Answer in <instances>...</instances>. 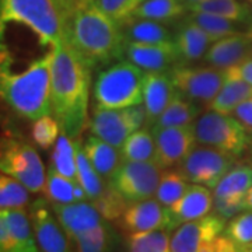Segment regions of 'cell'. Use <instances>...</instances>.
<instances>
[{
	"instance_id": "8992f818",
	"label": "cell",
	"mask_w": 252,
	"mask_h": 252,
	"mask_svg": "<svg viewBox=\"0 0 252 252\" xmlns=\"http://www.w3.org/2000/svg\"><path fill=\"white\" fill-rule=\"evenodd\" d=\"M1 174L18 180L31 193H42L46 170L36 149L24 139L7 132L1 137L0 152Z\"/></svg>"
},
{
	"instance_id": "8fae6325",
	"label": "cell",
	"mask_w": 252,
	"mask_h": 252,
	"mask_svg": "<svg viewBox=\"0 0 252 252\" xmlns=\"http://www.w3.org/2000/svg\"><path fill=\"white\" fill-rule=\"evenodd\" d=\"M170 73L174 86L181 95L200 105H210L223 86L225 70L210 64L188 66L181 63Z\"/></svg>"
},
{
	"instance_id": "681fc988",
	"label": "cell",
	"mask_w": 252,
	"mask_h": 252,
	"mask_svg": "<svg viewBox=\"0 0 252 252\" xmlns=\"http://www.w3.org/2000/svg\"><path fill=\"white\" fill-rule=\"evenodd\" d=\"M185 4H187V7L190 6V4H196V3H200V1H205V0H182Z\"/></svg>"
},
{
	"instance_id": "83f0119b",
	"label": "cell",
	"mask_w": 252,
	"mask_h": 252,
	"mask_svg": "<svg viewBox=\"0 0 252 252\" xmlns=\"http://www.w3.org/2000/svg\"><path fill=\"white\" fill-rule=\"evenodd\" d=\"M203 114V105L195 101L185 98L177 91L168 107L162 112L153 126L168 127V126L193 125L195 121Z\"/></svg>"
},
{
	"instance_id": "1f68e13d",
	"label": "cell",
	"mask_w": 252,
	"mask_h": 252,
	"mask_svg": "<svg viewBox=\"0 0 252 252\" xmlns=\"http://www.w3.org/2000/svg\"><path fill=\"white\" fill-rule=\"evenodd\" d=\"M51 167L70 180L77 181V149L76 140L66 133L59 135L51 156Z\"/></svg>"
},
{
	"instance_id": "d6a6232c",
	"label": "cell",
	"mask_w": 252,
	"mask_h": 252,
	"mask_svg": "<svg viewBox=\"0 0 252 252\" xmlns=\"http://www.w3.org/2000/svg\"><path fill=\"white\" fill-rule=\"evenodd\" d=\"M76 149H77V181L86 190L89 200L93 202L104 193L108 184L105 185L104 178L93 167V164L84 153L83 143L79 139H76Z\"/></svg>"
},
{
	"instance_id": "484cf974",
	"label": "cell",
	"mask_w": 252,
	"mask_h": 252,
	"mask_svg": "<svg viewBox=\"0 0 252 252\" xmlns=\"http://www.w3.org/2000/svg\"><path fill=\"white\" fill-rule=\"evenodd\" d=\"M83 149L93 167L104 180H109V177L115 172L118 165L122 161L117 147L94 135H90L86 142H83Z\"/></svg>"
},
{
	"instance_id": "7402d4cb",
	"label": "cell",
	"mask_w": 252,
	"mask_h": 252,
	"mask_svg": "<svg viewBox=\"0 0 252 252\" xmlns=\"http://www.w3.org/2000/svg\"><path fill=\"white\" fill-rule=\"evenodd\" d=\"M252 56V41L245 32L224 36L215 41L207 49L203 61L221 70L240 64Z\"/></svg>"
},
{
	"instance_id": "74e56055",
	"label": "cell",
	"mask_w": 252,
	"mask_h": 252,
	"mask_svg": "<svg viewBox=\"0 0 252 252\" xmlns=\"http://www.w3.org/2000/svg\"><path fill=\"white\" fill-rule=\"evenodd\" d=\"M30 203V190L21 182L10 175L0 177V209H26Z\"/></svg>"
},
{
	"instance_id": "7bdbcfd3",
	"label": "cell",
	"mask_w": 252,
	"mask_h": 252,
	"mask_svg": "<svg viewBox=\"0 0 252 252\" xmlns=\"http://www.w3.org/2000/svg\"><path fill=\"white\" fill-rule=\"evenodd\" d=\"M245 127L252 129V97L240 104L233 114Z\"/></svg>"
},
{
	"instance_id": "7a4b0ae2",
	"label": "cell",
	"mask_w": 252,
	"mask_h": 252,
	"mask_svg": "<svg viewBox=\"0 0 252 252\" xmlns=\"http://www.w3.org/2000/svg\"><path fill=\"white\" fill-rule=\"evenodd\" d=\"M66 41L89 63L102 70L125 58L122 27L107 16L94 0H80L66 21Z\"/></svg>"
},
{
	"instance_id": "277c9868",
	"label": "cell",
	"mask_w": 252,
	"mask_h": 252,
	"mask_svg": "<svg viewBox=\"0 0 252 252\" xmlns=\"http://www.w3.org/2000/svg\"><path fill=\"white\" fill-rule=\"evenodd\" d=\"M10 23L30 28L42 46L55 48L66 41L64 21L54 0H0L1 32Z\"/></svg>"
},
{
	"instance_id": "4316f807",
	"label": "cell",
	"mask_w": 252,
	"mask_h": 252,
	"mask_svg": "<svg viewBox=\"0 0 252 252\" xmlns=\"http://www.w3.org/2000/svg\"><path fill=\"white\" fill-rule=\"evenodd\" d=\"M72 252H112L119 243L117 230L108 221L70 238Z\"/></svg>"
},
{
	"instance_id": "f1b7e54d",
	"label": "cell",
	"mask_w": 252,
	"mask_h": 252,
	"mask_svg": "<svg viewBox=\"0 0 252 252\" xmlns=\"http://www.w3.org/2000/svg\"><path fill=\"white\" fill-rule=\"evenodd\" d=\"M187 4L182 0H144L135 10L132 17L153 20L165 24L182 18L187 16Z\"/></svg>"
},
{
	"instance_id": "52a82bcc",
	"label": "cell",
	"mask_w": 252,
	"mask_h": 252,
	"mask_svg": "<svg viewBox=\"0 0 252 252\" xmlns=\"http://www.w3.org/2000/svg\"><path fill=\"white\" fill-rule=\"evenodd\" d=\"M199 144L215 147L238 157L247 150L250 136L247 127L231 115L217 111H205L193 124Z\"/></svg>"
},
{
	"instance_id": "5bb4252c",
	"label": "cell",
	"mask_w": 252,
	"mask_h": 252,
	"mask_svg": "<svg viewBox=\"0 0 252 252\" xmlns=\"http://www.w3.org/2000/svg\"><path fill=\"white\" fill-rule=\"evenodd\" d=\"M156 140V158L162 170L180 165L198 143L193 125L187 126H152Z\"/></svg>"
},
{
	"instance_id": "9a60e30c",
	"label": "cell",
	"mask_w": 252,
	"mask_h": 252,
	"mask_svg": "<svg viewBox=\"0 0 252 252\" xmlns=\"http://www.w3.org/2000/svg\"><path fill=\"white\" fill-rule=\"evenodd\" d=\"M225 224L224 217L209 213L207 216L180 225L171 235V252H202L223 234Z\"/></svg>"
},
{
	"instance_id": "ba28073f",
	"label": "cell",
	"mask_w": 252,
	"mask_h": 252,
	"mask_svg": "<svg viewBox=\"0 0 252 252\" xmlns=\"http://www.w3.org/2000/svg\"><path fill=\"white\" fill-rule=\"evenodd\" d=\"M162 168L156 161L122 160L109 177L108 185L129 203L153 198L161 178Z\"/></svg>"
},
{
	"instance_id": "b9f144b4",
	"label": "cell",
	"mask_w": 252,
	"mask_h": 252,
	"mask_svg": "<svg viewBox=\"0 0 252 252\" xmlns=\"http://www.w3.org/2000/svg\"><path fill=\"white\" fill-rule=\"evenodd\" d=\"M95 4L107 16L117 21L119 26L125 24L133 16L135 10L144 0H94Z\"/></svg>"
},
{
	"instance_id": "ee69618b",
	"label": "cell",
	"mask_w": 252,
	"mask_h": 252,
	"mask_svg": "<svg viewBox=\"0 0 252 252\" xmlns=\"http://www.w3.org/2000/svg\"><path fill=\"white\" fill-rule=\"evenodd\" d=\"M79 1L80 0H54V3L56 4L63 21H64V26H66V21L70 17V14L73 13V10L76 9V6L79 4Z\"/></svg>"
},
{
	"instance_id": "bcb514c9",
	"label": "cell",
	"mask_w": 252,
	"mask_h": 252,
	"mask_svg": "<svg viewBox=\"0 0 252 252\" xmlns=\"http://www.w3.org/2000/svg\"><path fill=\"white\" fill-rule=\"evenodd\" d=\"M244 209H245V210H252V187L251 189L248 190L245 199H244Z\"/></svg>"
},
{
	"instance_id": "603a6c76",
	"label": "cell",
	"mask_w": 252,
	"mask_h": 252,
	"mask_svg": "<svg viewBox=\"0 0 252 252\" xmlns=\"http://www.w3.org/2000/svg\"><path fill=\"white\" fill-rule=\"evenodd\" d=\"M174 42L180 52L182 63L188 64L203 59L215 39L185 16L175 28Z\"/></svg>"
},
{
	"instance_id": "4dcf8cb0",
	"label": "cell",
	"mask_w": 252,
	"mask_h": 252,
	"mask_svg": "<svg viewBox=\"0 0 252 252\" xmlns=\"http://www.w3.org/2000/svg\"><path fill=\"white\" fill-rule=\"evenodd\" d=\"M122 160L127 161H154L156 158V140L152 129L140 127L126 139L119 149Z\"/></svg>"
},
{
	"instance_id": "f546056e",
	"label": "cell",
	"mask_w": 252,
	"mask_h": 252,
	"mask_svg": "<svg viewBox=\"0 0 252 252\" xmlns=\"http://www.w3.org/2000/svg\"><path fill=\"white\" fill-rule=\"evenodd\" d=\"M188 11H202L216 14L227 20L248 26L251 20V6L238 0H205L196 4H190L187 7Z\"/></svg>"
},
{
	"instance_id": "6da1fadb",
	"label": "cell",
	"mask_w": 252,
	"mask_h": 252,
	"mask_svg": "<svg viewBox=\"0 0 252 252\" xmlns=\"http://www.w3.org/2000/svg\"><path fill=\"white\" fill-rule=\"evenodd\" d=\"M91 66L67 41L54 48L51 102L63 133L80 137L87 125Z\"/></svg>"
},
{
	"instance_id": "ac0fdd59",
	"label": "cell",
	"mask_w": 252,
	"mask_h": 252,
	"mask_svg": "<svg viewBox=\"0 0 252 252\" xmlns=\"http://www.w3.org/2000/svg\"><path fill=\"white\" fill-rule=\"evenodd\" d=\"M125 56L144 72H170L182 63L174 41L162 44L126 42Z\"/></svg>"
},
{
	"instance_id": "ffe728a7",
	"label": "cell",
	"mask_w": 252,
	"mask_h": 252,
	"mask_svg": "<svg viewBox=\"0 0 252 252\" xmlns=\"http://www.w3.org/2000/svg\"><path fill=\"white\" fill-rule=\"evenodd\" d=\"M51 205L69 238L90 231L102 223L108 221L99 215L97 207L94 206L91 200L73 202V203H51Z\"/></svg>"
},
{
	"instance_id": "d6986e66",
	"label": "cell",
	"mask_w": 252,
	"mask_h": 252,
	"mask_svg": "<svg viewBox=\"0 0 252 252\" xmlns=\"http://www.w3.org/2000/svg\"><path fill=\"white\" fill-rule=\"evenodd\" d=\"M117 223L125 234L167 230V207L162 206L156 198L129 203Z\"/></svg>"
},
{
	"instance_id": "5b68a950",
	"label": "cell",
	"mask_w": 252,
	"mask_h": 252,
	"mask_svg": "<svg viewBox=\"0 0 252 252\" xmlns=\"http://www.w3.org/2000/svg\"><path fill=\"white\" fill-rule=\"evenodd\" d=\"M144 73L130 61H119L99 70L93 84L94 107L122 109L143 104Z\"/></svg>"
},
{
	"instance_id": "8d00e7d4",
	"label": "cell",
	"mask_w": 252,
	"mask_h": 252,
	"mask_svg": "<svg viewBox=\"0 0 252 252\" xmlns=\"http://www.w3.org/2000/svg\"><path fill=\"white\" fill-rule=\"evenodd\" d=\"M189 188V181L180 171H162L158 187L156 190V199L162 206L174 205Z\"/></svg>"
},
{
	"instance_id": "836d02e7",
	"label": "cell",
	"mask_w": 252,
	"mask_h": 252,
	"mask_svg": "<svg viewBox=\"0 0 252 252\" xmlns=\"http://www.w3.org/2000/svg\"><path fill=\"white\" fill-rule=\"evenodd\" d=\"M187 17L192 23H195L196 26L202 28L205 32H207L215 41L220 39V38H224V36L235 35V34L243 32V30H241L243 24L227 20L224 17H220L216 14L202 13V11H188Z\"/></svg>"
},
{
	"instance_id": "e0dca14e",
	"label": "cell",
	"mask_w": 252,
	"mask_h": 252,
	"mask_svg": "<svg viewBox=\"0 0 252 252\" xmlns=\"http://www.w3.org/2000/svg\"><path fill=\"white\" fill-rule=\"evenodd\" d=\"M215 205V196L210 188L192 184L187 192L174 205L167 207V230H177L188 221L207 216Z\"/></svg>"
},
{
	"instance_id": "d590c367",
	"label": "cell",
	"mask_w": 252,
	"mask_h": 252,
	"mask_svg": "<svg viewBox=\"0 0 252 252\" xmlns=\"http://www.w3.org/2000/svg\"><path fill=\"white\" fill-rule=\"evenodd\" d=\"M79 181L70 180L49 165L46 170V182L44 196L51 203H73L76 202V185Z\"/></svg>"
},
{
	"instance_id": "ab89813d",
	"label": "cell",
	"mask_w": 252,
	"mask_h": 252,
	"mask_svg": "<svg viewBox=\"0 0 252 252\" xmlns=\"http://www.w3.org/2000/svg\"><path fill=\"white\" fill-rule=\"evenodd\" d=\"M59 129H61V125L58 119L51 115H45L34 121L31 136L38 147H41L42 150H48L54 147L59 137Z\"/></svg>"
},
{
	"instance_id": "c3c4849f",
	"label": "cell",
	"mask_w": 252,
	"mask_h": 252,
	"mask_svg": "<svg viewBox=\"0 0 252 252\" xmlns=\"http://www.w3.org/2000/svg\"><path fill=\"white\" fill-rule=\"evenodd\" d=\"M240 252H252V243L248 244V245L240 247Z\"/></svg>"
},
{
	"instance_id": "3957f363",
	"label": "cell",
	"mask_w": 252,
	"mask_h": 252,
	"mask_svg": "<svg viewBox=\"0 0 252 252\" xmlns=\"http://www.w3.org/2000/svg\"><path fill=\"white\" fill-rule=\"evenodd\" d=\"M9 59V56L1 54L0 91L3 101L18 117L28 121L49 115L52 112L51 79L54 48L20 73L10 70Z\"/></svg>"
},
{
	"instance_id": "cb8c5ba5",
	"label": "cell",
	"mask_w": 252,
	"mask_h": 252,
	"mask_svg": "<svg viewBox=\"0 0 252 252\" xmlns=\"http://www.w3.org/2000/svg\"><path fill=\"white\" fill-rule=\"evenodd\" d=\"M252 97V86L244 80L235 66L225 70L223 86L209 105V108L220 114L231 115L240 104Z\"/></svg>"
},
{
	"instance_id": "f6af8a7d",
	"label": "cell",
	"mask_w": 252,
	"mask_h": 252,
	"mask_svg": "<svg viewBox=\"0 0 252 252\" xmlns=\"http://www.w3.org/2000/svg\"><path fill=\"white\" fill-rule=\"evenodd\" d=\"M235 69H237V72L241 74V77H243L244 80L247 81V83H250L252 86V56L248 58L247 61L240 63V64H237Z\"/></svg>"
},
{
	"instance_id": "e575fe53",
	"label": "cell",
	"mask_w": 252,
	"mask_h": 252,
	"mask_svg": "<svg viewBox=\"0 0 252 252\" xmlns=\"http://www.w3.org/2000/svg\"><path fill=\"white\" fill-rule=\"evenodd\" d=\"M129 252H171V237L168 230H152L126 234Z\"/></svg>"
},
{
	"instance_id": "30bf717a",
	"label": "cell",
	"mask_w": 252,
	"mask_h": 252,
	"mask_svg": "<svg viewBox=\"0 0 252 252\" xmlns=\"http://www.w3.org/2000/svg\"><path fill=\"white\" fill-rule=\"evenodd\" d=\"M234 165L235 156L200 144L182 160L178 171L192 184L215 189Z\"/></svg>"
},
{
	"instance_id": "d4e9b609",
	"label": "cell",
	"mask_w": 252,
	"mask_h": 252,
	"mask_svg": "<svg viewBox=\"0 0 252 252\" xmlns=\"http://www.w3.org/2000/svg\"><path fill=\"white\" fill-rule=\"evenodd\" d=\"M126 42L139 44H162L172 42L174 34L162 23L146 18H129L121 26Z\"/></svg>"
},
{
	"instance_id": "7dc6e473",
	"label": "cell",
	"mask_w": 252,
	"mask_h": 252,
	"mask_svg": "<svg viewBox=\"0 0 252 252\" xmlns=\"http://www.w3.org/2000/svg\"><path fill=\"white\" fill-rule=\"evenodd\" d=\"M250 6H251V20H250V23H248V26H247V30H245V35L248 36L250 39L252 41V0H250Z\"/></svg>"
},
{
	"instance_id": "7c38bea8",
	"label": "cell",
	"mask_w": 252,
	"mask_h": 252,
	"mask_svg": "<svg viewBox=\"0 0 252 252\" xmlns=\"http://www.w3.org/2000/svg\"><path fill=\"white\" fill-rule=\"evenodd\" d=\"M252 187V165H234L213 189V210L219 216L233 219L244 209V199Z\"/></svg>"
},
{
	"instance_id": "f35d334b",
	"label": "cell",
	"mask_w": 252,
	"mask_h": 252,
	"mask_svg": "<svg viewBox=\"0 0 252 252\" xmlns=\"http://www.w3.org/2000/svg\"><path fill=\"white\" fill-rule=\"evenodd\" d=\"M93 203H94V206L97 207L99 215L108 221L118 220L119 217L124 215L126 207L129 206V202H126L125 199L122 198L115 189L111 188L109 185H107L104 193L99 198L93 200Z\"/></svg>"
},
{
	"instance_id": "44dd1931",
	"label": "cell",
	"mask_w": 252,
	"mask_h": 252,
	"mask_svg": "<svg viewBox=\"0 0 252 252\" xmlns=\"http://www.w3.org/2000/svg\"><path fill=\"white\" fill-rule=\"evenodd\" d=\"M177 89L170 72H146L143 81V104L147 112V125L153 126L168 104Z\"/></svg>"
},
{
	"instance_id": "2e32d148",
	"label": "cell",
	"mask_w": 252,
	"mask_h": 252,
	"mask_svg": "<svg viewBox=\"0 0 252 252\" xmlns=\"http://www.w3.org/2000/svg\"><path fill=\"white\" fill-rule=\"evenodd\" d=\"M0 252H41L26 209L0 210Z\"/></svg>"
},
{
	"instance_id": "9c48e42d",
	"label": "cell",
	"mask_w": 252,
	"mask_h": 252,
	"mask_svg": "<svg viewBox=\"0 0 252 252\" xmlns=\"http://www.w3.org/2000/svg\"><path fill=\"white\" fill-rule=\"evenodd\" d=\"M143 125H147V112L144 104L122 109L94 107L89 129L91 135L97 136L117 149H121L126 139Z\"/></svg>"
},
{
	"instance_id": "4fadbf2b",
	"label": "cell",
	"mask_w": 252,
	"mask_h": 252,
	"mask_svg": "<svg viewBox=\"0 0 252 252\" xmlns=\"http://www.w3.org/2000/svg\"><path fill=\"white\" fill-rule=\"evenodd\" d=\"M28 215L41 252H72L70 238L63 230L48 199L34 200L30 205Z\"/></svg>"
},
{
	"instance_id": "60d3db41",
	"label": "cell",
	"mask_w": 252,
	"mask_h": 252,
	"mask_svg": "<svg viewBox=\"0 0 252 252\" xmlns=\"http://www.w3.org/2000/svg\"><path fill=\"white\" fill-rule=\"evenodd\" d=\"M223 234L231 238L240 247L252 243V210H245L230 219Z\"/></svg>"
}]
</instances>
